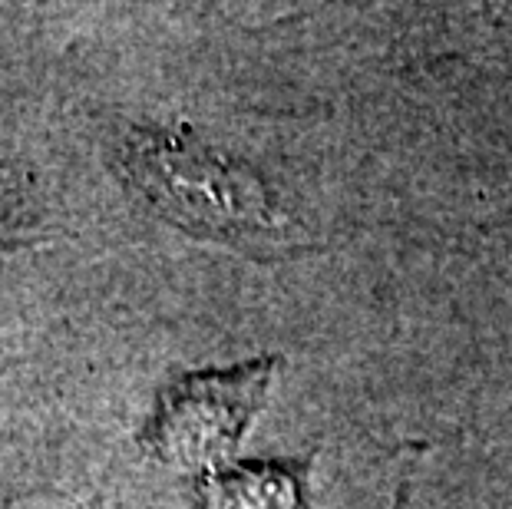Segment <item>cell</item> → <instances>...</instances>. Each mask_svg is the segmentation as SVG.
Listing matches in <instances>:
<instances>
[{"label":"cell","instance_id":"obj_1","mask_svg":"<svg viewBox=\"0 0 512 509\" xmlns=\"http://www.w3.org/2000/svg\"><path fill=\"white\" fill-rule=\"evenodd\" d=\"M126 169L139 192L185 229L258 242L278 235V212L265 186L199 139L176 133H136L126 146Z\"/></svg>","mask_w":512,"mask_h":509}]
</instances>
